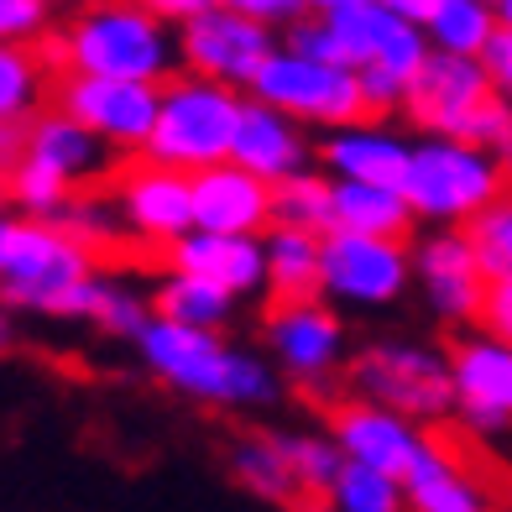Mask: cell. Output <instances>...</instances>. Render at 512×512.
<instances>
[{
    "instance_id": "cell-1",
    "label": "cell",
    "mask_w": 512,
    "mask_h": 512,
    "mask_svg": "<svg viewBox=\"0 0 512 512\" xmlns=\"http://www.w3.org/2000/svg\"><path fill=\"white\" fill-rule=\"evenodd\" d=\"M42 53L58 68L110 79H152L162 84L178 63V37L142 0H84L79 16L58 37H42Z\"/></svg>"
},
{
    "instance_id": "cell-2",
    "label": "cell",
    "mask_w": 512,
    "mask_h": 512,
    "mask_svg": "<svg viewBox=\"0 0 512 512\" xmlns=\"http://www.w3.org/2000/svg\"><path fill=\"white\" fill-rule=\"evenodd\" d=\"M136 351H142L147 371L162 387H173L194 403L262 408L277 398V382L262 361L236 351V345H225L215 330H199V324H178V319L152 314V324L136 340Z\"/></svg>"
},
{
    "instance_id": "cell-3",
    "label": "cell",
    "mask_w": 512,
    "mask_h": 512,
    "mask_svg": "<svg viewBox=\"0 0 512 512\" xmlns=\"http://www.w3.org/2000/svg\"><path fill=\"white\" fill-rule=\"evenodd\" d=\"M241 105H246V95L236 84L189 74V68L168 74L162 79V110H157L147 157L168 162V168H183V173L215 168V162L230 157V142H236V126H241Z\"/></svg>"
},
{
    "instance_id": "cell-4",
    "label": "cell",
    "mask_w": 512,
    "mask_h": 512,
    "mask_svg": "<svg viewBox=\"0 0 512 512\" xmlns=\"http://www.w3.org/2000/svg\"><path fill=\"white\" fill-rule=\"evenodd\" d=\"M403 194L418 209V220L465 225V220H476L486 204L512 194V173L486 147L465 142V136H424V142L413 147Z\"/></svg>"
},
{
    "instance_id": "cell-5",
    "label": "cell",
    "mask_w": 512,
    "mask_h": 512,
    "mask_svg": "<svg viewBox=\"0 0 512 512\" xmlns=\"http://www.w3.org/2000/svg\"><path fill=\"white\" fill-rule=\"evenodd\" d=\"M95 272V251L42 215H0V298L11 309L53 314L58 298Z\"/></svg>"
},
{
    "instance_id": "cell-6",
    "label": "cell",
    "mask_w": 512,
    "mask_h": 512,
    "mask_svg": "<svg viewBox=\"0 0 512 512\" xmlns=\"http://www.w3.org/2000/svg\"><path fill=\"white\" fill-rule=\"evenodd\" d=\"M246 95L288 110L293 121H304V126H324V131L371 121L366 95H361V74L351 63H324V58H309V53L288 48V42L272 48V58L256 68Z\"/></svg>"
},
{
    "instance_id": "cell-7",
    "label": "cell",
    "mask_w": 512,
    "mask_h": 512,
    "mask_svg": "<svg viewBox=\"0 0 512 512\" xmlns=\"http://www.w3.org/2000/svg\"><path fill=\"white\" fill-rule=\"evenodd\" d=\"M351 387L361 398L408 413L413 424H439L445 413H455L450 351L439 356L429 345H366L351 361Z\"/></svg>"
},
{
    "instance_id": "cell-8",
    "label": "cell",
    "mask_w": 512,
    "mask_h": 512,
    "mask_svg": "<svg viewBox=\"0 0 512 512\" xmlns=\"http://www.w3.org/2000/svg\"><path fill=\"white\" fill-rule=\"evenodd\" d=\"M48 100L63 105L68 115H79V121L95 136H105L121 157H136V152H147V142H152V126H157V110H162V84L63 68V74L53 79Z\"/></svg>"
},
{
    "instance_id": "cell-9",
    "label": "cell",
    "mask_w": 512,
    "mask_h": 512,
    "mask_svg": "<svg viewBox=\"0 0 512 512\" xmlns=\"http://www.w3.org/2000/svg\"><path fill=\"white\" fill-rule=\"evenodd\" d=\"M413 277L408 236H366V230H324V298L382 309L398 304Z\"/></svg>"
},
{
    "instance_id": "cell-10",
    "label": "cell",
    "mask_w": 512,
    "mask_h": 512,
    "mask_svg": "<svg viewBox=\"0 0 512 512\" xmlns=\"http://www.w3.org/2000/svg\"><path fill=\"white\" fill-rule=\"evenodd\" d=\"M272 48H277V37H272L267 21L225 6V0L178 27V63L189 68V74L236 84V89H251L256 68L272 58Z\"/></svg>"
},
{
    "instance_id": "cell-11",
    "label": "cell",
    "mask_w": 512,
    "mask_h": 512,
    "mask_svg": "<svg viewBox=\"0 0 512 512\" xmlns=\"http://www.w3.org/2000/svg\"><path fill=\"white\" fill-rule=\"evenodd\" d=\"M115 209L131 236L168 251L178 236L194 230V173L136 152V162H121L115 173Z\"/></svg>"
},
{
    "instance_id": "cell-12",
    "label": "cell",
    "mask_w": 512,
    "mask_h": 512,
    "mask_svg": "<svg viewBox=\"0 0 512 512\" xmlns=\"http://www.w3.org/2000/svg\"><path fill=\"white\" fill-rule=\"evenodd\" d=\"M486 95H492V74H486L481 58L434 48L429 63L418 68V79L408 84L403 115L424 136H465V126H471V115L481 110Z\"/></svg>"
},
{
    "instance_id": "cell-13",
    "label": "cell",
    "mask_w": 512,
    "mask_h": 512,
    "mask_svg": "<svg viewBox=\"0 0 512 512\" xmlns=\"http://www.w3.org/2000/svg\"><path fill=\"white\" fill-rule=\"evenodd\" d=\"M267 345L277 366L288 371L298 387H324L335 377V366L345 356V335H340V319L335 309L319 298H293V304H267Z\"/></svg>"
},
{
    "instance_id": "cell-14",
    "label": "cell",
    "mask_w": 512,
    "mask_h": 512,
    "mask_svg": "<svg viewBox=\"0 0 512 512\" xmlns=\"http://www.w3.org/2000/svg\"><path fill=\"white\" fill-rule=\"evenodd\" d=\"M455 371V413L476 434H507L512 429V340L497 335H465L450 345Z\"/></svg>"
},
{
    "instance_id": "cell-15",
    "label": "cell",
    "mask_w": 512,
    "mask_h": 512,
    "mask_svg": "<svg viewBox=\"0 0 512 512\" xmlns=\"http://www.w3.org/2000/svg\"><path fill=\"white\" fill-rule=\"evenodd\" d=\"M413 272L424 283V298L439 319L450 324H476L481 298H486V267L465 236V225H445L439 236H429L424 246H413Z\"/></svg>"
},
{
    "instance_id": "cell-16",
    "label": "cell",
    "mask_w": 512,
    "mask_h": 512,
    "mask_svg": "<svg viewBox=\"0 0 512 512\" xmlns=\"http://www.w3.org/2000/svg\"><path fill=\"white\" fill-rule=\"evenodd\" d=\"M330 434L340 439V450L351 460L382 465V471H392V476H408L413 460L429 445V434H418L408 413L387 408L377 398H361V392L330 403Z\"/></svg>"
},
{
    "instance_id": "cell-17",
    "label": "cell",
    "mask_w": 512,
    "mask_h": 512,
    "mask_svg": "<svg viewBox=\"0 0 512 512\" xmlns=\"http://www.w3.org/2000/svg\"><path fill=\"white\" fill-rule=\"evenodd\" d=\"M194 225L236 230V236H267L272 230V183L230 157L194 173Z\"/></svg>"
},
{
    "instance_id": "cell-18",
    "label": "cell",
    "mask_w": 512,
    "mask_h": 512,
    "mask_svg": "<svg viewBox=\"0 0 512 512\" xmlns=\"http://www.w3.org/2000/svg\"><path fill=\"white\" fill-rule=\"evenodd\" d=\"M298 126H304V121H293L288 110L246 95L236 142H230V162H241V168H251L256 178H267V183L309 168V142H304V131H298Z\"/></svg>"
},
{
    "instance_id": "cell-19",
    "label": "cell",
    "mask_w": 512,
    "mask_h": 512,
    "mask_svg": "<svg viewBox=\"0 0 512 512\" xmlns=\"http://www.w3.org/2000/svg\"><path fill=\"white\" fill-rule=\"evenodd\" d=\"M173 267H189L225 283L236 298L246 293H267V246L262 236H236V230H204L194 225L189 236H178L168 246Z\"/></svg>"
},
{
    "instance_id": "cell-20",
    "label": "cell",
    "mask_w": 512,
    "mask_h": 512,
    "mask_svg": "<svg viewBox=\"0 0 512 512\" xmlns=\"http://www.w3.org/2000/svg\"><path fill=\"white\" fill-rule=\"evenodd\" d=\"M27 152L48 157L53 168H63L68 178L89 189V183H100L110 168H121V152H115L105 136H95L79 115H68L63 105L48 100V110H37L27 121Z\"/></svg>"
},
{
    "instance_id": "cell-21",
    "label": "cell",
    "mask_w": 512,
    "mask_h": 512,
    "mask_svg": "<svg viewBox=\"0 0 512 512\" xmlns=\"http://www.w3.org/2000/svg\"><path fill=\"white\" fill-rule=\"evenodd\" d=\"M319 162L335 178H371V183H398L403 189L413 147L392 131H377L371 121H356V126H335L330 136H324Z\"/></svg>"
},
{
    "instance_id": "cell-22",
    "label": "cell",
    "mask_w": 512,
    "mask_h": 512,
    "mask_svg": "<svg viewBox=\"0 0 512 512\" xmlns=\"http://www.w3.org/2000/svg\"><path fill=\"white\" fill-rule=\"evenodd\" d=\"M429 53H434L429 27H418V21H398V27H392V37H387V48L371 58V63L356 68L371 121H382V115H398V110H403L408 84L418 79V68L429 63Z\"/></svg>"
},
{
    "instance_id": "cell-23",
    "label": "cell",
    "mask_w": 512,
    "mask_h": 512,
    "mask_svg": "<svg viewBox=\"0 0 512 512\" xmlns=\"http://www.w3.org/2000/svg\"><path fill=\"white\" fill-rule=\"evenodd\" d=\"M262 246H267V304H293V298L324 293V236L298 225H272Z\"/></svg>"
},
{
    "instance_id": "cell-24",
    "label": "cell",
    "mask_w": 512,
    "mask_h": 512,
    "mask_svg": "<svg viewBox=\"0 0 512 512\" xmlns=\"http://www.w3.org/2000/svg\"><path fill=\"white\" fill-rule=\"evenodd\" d=\"M335 225L366 230V236H413L418 209L398 183H371V178H335Z\"/></svg>"
},
{
    "instance_id": "cell-25",
    "label": "cell",
    "mask_w": 512,
    "mask_h": 512,
    "mask_svg": "<svg viewBox=\"0 0 512 512\" xmlns=\"http://www.w3.org/2000/svg\"><path fill=\"white\" fill-rule=\"evenodd\" d=\"M408 486V507L413 512H481L486 507V492L460 471V460L439 445V439H429L424 455L413 460V471L403 476Z\"/></svg>"
},
{
    "instance_id": "cell-26",
    "label": "cell",
    "mask_w": 512,
    "mask_h": 512,
    "mask_svg": "<svg viewBox=\"0 0 512 512\" xmlns=\"http://www.w3.org/2000/svg\"><path fill=\"white\" fill-rule=\"evenodd\" d=\"M152 309H157L162 319H178V324L220 330V324H230V314H236V293H230L225 283H215V277H204V272L173 267V272L157 283Z\"/></svg>"
},
{
    "instance_id": "cell-27",
    "label": "cell",
    "mask_w": 512,
    "mask_h": 512,
    "mask_svg": "<svg viewBox=\"0 0 512 512\" xmlns=\"http://www.w3.org/2000/svg\"><path fill=\"white\" fill-rule=\"evenodd\" d=\"M230 476H236L256 502H272V507L298 502V481H293L288 450L277 434H241L236 445H230Z\"/></svg>"
},
{
    "instance_id": "cell-28",
    "label": "cell",
    "mask_w": 512,
    "mask_h": 512,
    "mask_svg": "<svg viewBox=\"0 0 512 512\" xmlns=\"http://www.w3.org/2000/svg\"><path fill=\"white\" fill-rule=\"evenodd\" d=\"M48 68V53L32 42H0V121H32L42 110L53 95Z\"/></svg>"
},
{
    "instance_id": "cell-29",
    "label": "cell",
    "mask_w": 512,
    "mask_h": 512,
    "mask_svg": "<svg viewBox=\"0 0 512 512\" xmlns=\"http://www.w3.org/2000/svg\"><path fill=\"white\" fill-rule=\"evenodd\" d=\"M74 194H79V183L37 152H21L6 168V178H0V199H11L21 215H42V220H53Z\"/></svg>"
},
{
    "instance_id": "cell-30",
    "label": "cell",
    "mask_w": 512,
    "mask_h": 512,
    "mask_svg": "<svg viewBox=\"0 0 512 512\" xmlns=\"http://www.w3.org/2000/svg\"><path fill=\"white\" fill-rule=\"evenodd\" d=\"M272 225H298V230H335V173L324 178L314 168H298L272 183Z\"/></svg>"
},
{
    "instance_id": "cell-31",
    "label": "cell",
    "mask_w": 512,
    "mask_h": 512,
    "mask_svg": "<svg viewBox=\"0 0 512 512\" xmlns=\"http://www.w3.org/2000/svg\"><path fill=\"white\" fill-rule=\"evenodd\" d=\"M497 27H502V11L492 0H439V11L429 16V42L445 53L481 58Z\"/></svg>"
},
{
    "instance_id": "cell-32",
    "label": "cell",
    "mask_w": 512,
    "mask_h": 512,
    "mask_svg": "<svg viewBox=\"0 0 512 512\" xmlns=\"http://www.w3.org/2000/svg\"><path fill=\"white\" fill-rule=\"evenodd\" d=\"M330 507H340V512H403L408 486H403V476L382 471V465H366V460L345 455L340 481L330 492Z\"/></svg>"
},
{
    "instance_id": "cell-33",
    "label": "cell",
    "mask_w": 512,
    "mask_h": 512,
    "mask_svg": "<svg viewBox=\"0 0 512 512\" xmlns=\"http://www.w3.org/2000/svg\"><path fill=\"white\" fill-rule=\"evenodd\" d=\"M324 21L335 27V37H340V58L351 63V68H361V63H371L382 48H387V37H392V27H398V11H387L382 0H361V6H340V11H319Z\"/></svg>"
},
{
    "instance_id": "cell-34",
    "label": "cell",
    "mask_w": 512,
    "mask_h": 512,
    "mask_svg": "<svg viewBox=\"0 0 512 512\" xmlns=\"http://www.w3.org/2000/svg\"><path fill=\"white\" fill-rule=\"evenodd\" d=\"M288 450V465H293V481H298V502H330L335 481H340V465H345V450L340 439L330 434H277Z\"/></svg>"
},
{
    "instance_id": "cell-35",
    "label": "cell",
    "mask_w": 512,
    "mask_h": 512,
    "mask_svg": "<svg viewBox=\"0 0 512 512\" xmlns=\"http://www.w3.org/2000/svg\"><path fill=\"white\" fill-rule=\"evenodd\" d=\"M486 277H512V194H502L497 204H486L476 220H465Z\"/></svg>"
},
{
    "instance_id": "cell-36",
    "label": "cell",
    "mask_w": 512,
    "mask_h": 512,
    "mask_svg": "<svg viewBox=\"0 0 512 512\" xmlns=\"http://www.w3.org/2000/svg\"><path fill=\"white\" fill-rule=\"evenodd\" d=\"M53 220L68 230V236H79L89 251H105V246L115 241V220H121V209H110L105 199H89V194L79 189Z\"/></svg>"
},
{
    "instance_id": "cell-37",
    "label": "cell",
    "mask_w": 512,
    "mask_h": 512,
    "mask_svg": "<svg viewBox=\"0 0 512 512\" xmlns=\"http://www.w3.org/2000/svg\"><path fill=\"white\" fill-rule=\"evenodd\" d=\"M465 142H476V147H486L502 168L512 173V100L507 95H486L481 100V110L471 115V126H465Z\"/></svg>"
},
{
    "instance_id": "cell-38",
    "label": "cell",
    "mask_w": 512,
    "mask_h": 512,
    "mask_svg": "<svg viewBox=\"0 0 512 512\" xmlns=\"http://www.w3.org/2000/svg\"><path fill=\"white\" fill-rule=\"evenodd\" d=\"M152 304H142L136 293H126V288H105V298H100V314H95V324L110 335V340H142V330L152 324Z\"/></svg>"
},
{
    "instance_id": "cell-39",
    "label": "cell",
    "mask_w": 512,
    "mask_h": 512,
    "mask_svg": "<svg viewBox=\"0 0 512 512\" xmlns=\"http://www.w3.org/2000/svg\"><path fill=\"white\" fill-rule=\"evenodd\" d=\"M48 6L42 0H0V42H42Z\"/></svg>"
},
{
    "instance_id": "cell-40",
    "label": "cell",
    "mask_w": 512,
    "mask_h": 512,
    "mask_svg": "<svg viewBox=\"0 0 512 512\" xmlns=\"http://www.w3.org/2000/svg\"><path fill=\"white\" fill-rule=\"evenodd\" d=\"M476 324L486 335H497V340H512V277H492V283H486Z\"/></svg>"
},
{
    "instance_id": "cell-41",
    "label": "cell",
    "mask_w": 512,
    "mask_h": 512,
    "mask_svg": "<svg viewBox=\"0 0 512 512\" xmlns=\"http://www.w3.org/2000/svg\"><path fill=\"white\" fill-rule=\"evenodd\" d=\"M481 63H486V74H492V89H497V95L512 100V27H497V37L486 42Z\"/></svg>"
},
{
    "instance_id": "cell-42",
    "label": "cell",
    "mask_w": 512,
    "mask_h": 512,
    "mask_svg": "<svg viewBox=\"0 0 512 512\" xmlns=\"http://www.w3.org/2000/svg\"><path fill=\"white\" fill-rule=\"evenodd\" d=\"M225 6H236L256 21H267V27H288V21H298L309 11V0H225Z\"/></svg>"
},
{
    "instance_id": "cell-43",
    "label": "cell",
    "mask_w": 512,
    "mask_h": 512,
    "mask_svg": "<svg viewBox=\"0 0 512 512\" xmlns=\"http://www.w3.org/2000/svg\"><path fill=\"white\" fill-rule=\"evenodd\" d=\"M142 6H147L152 16H162V21H168V27H183V21H194L199 11L220 6V0H142Z\"/></svg>"
},
{
    "instance_id": "cell-44",
    "label": "cell",
    "mask_w": 512,
    "mask_h": 512,
    "mask_svg": "<svg viewBox=\"0 0 512 512\" xmlns=\"http://www.w3.org/2000/svg\"><path fill=\"white\" fill-rule=\"evenodd\" d=\"M387 11H398L403 21H418V27H429V16L439 11V0H382Z\"/></svg>"
},
{
    "instance_id": "cell-45",
    "label": "cell",
    "mask_w": 512,
    "mask_h": 512,
    "mask_svg": "<svg viewBox=\"0 0 512 512\" xmlns=\"http://www.w3.org/2000/svg\"><path fill=\"white\" fill-rule=\"evenodd\" d=\"M340 6H361V0H309V11H340Z\"/></svg>"
},
{
    "instance_id": "cell-46",
    "label": "cell",
    "mask_w": 512,
    "mask_h": 512,
    "mask_svg": "<svg viewBox=\"0 0 512 512\" xmlns=\"http://www.w3.org/2000/svg\"><path fill=\"white\" fill-rule=\"evenodd\" d=\"M497 11H502V27H512V0H502Z\"/></svg>"
},
{
    "instance_id": "cell-47",
    "label": "cell",
    "mask_w": 512,
    "mask_h": 512,
    "mask_svg": "<svg viewBox=\"0 0 512 512\" xmlns=\"http://www.w3.org/2000/svg\"><path fill=\"white\" fill-rule=\"evenodd\" d=\"M42 6H48V11H53V6H84V0H42Z\"/></svg>"
},
{
    "instance_id": "cell-48",
    "label": "cell",
    "mask_w": 512,
    "mask_h": 512,
    "mask_svg": "<svg viewBox=\"0 0 512 512\" xmlns=\"http://www.w3.org/2000/svg\"><path fill=\"white\" fill-rule=\"evenodd\" d=\"M0 351H6V324H0Z\"/></svg>"
},
{
    "instance_id": "cell-49",
    "label": "cell",
    "mask_w": 512,
    "mask_h": 512,
    "mask_svg": "<svg viewBox=\"0 0 512 512\" xmlns=\"http://www.w3.org/2000/svg\"><path fill=\"white\" fill-rule=\"evenodd\" d=\"M492 6H502V0H492Z\"/></svg>"
},
{
    "instance_id": "cell-50",
    "label": "cell",
    "mask_w": 512,
    "mask_h": 512,
    "mask_svg": "<svg viewBox=\"0 0 512 512\" xmlns=\"http://www.w3.org/2000/svg\"><path fill=\"white\" fill-rule=\"evenodd\" d=\"M0 178H6V173H0Z\"/></svg>"
}]
</instances>
